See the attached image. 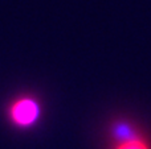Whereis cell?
<instances>
[{"instance_id": "1", "label": "cell", "mask_w": 151, "mask_h": 149, "mask_svg": "<svg viewBox=\"0 0 151 149\" xmlns=\"http://www.w3.org/2000/svg\"><path fill=\"white\" fill-rule=\"evenodd\" d=\"M7 112L13 126L19 128H28L39 120L41 108L37 99L32 96H20L11 103Z\"/></svg>"}, {"instance_id": "2", "label": "cell", "mask_w": 151, "mask_h": 149, "mask_svg": "<svg viewBox=\"0 0 151 149\" xmlns=\"http://www.w3.org/2000/svg\"><path fill=\"white\" fill-rule=\"evenodd\" d=\"M111 136L114 139V143H119V141H123V140L138 136V133L129 123H126V121H117L111 127Z\"/></svg>"}, {"instance_id": "3", "label": "cell", "mask_w": 151, "mask_h": 149, "mask_svg": "<svg viewBox=\"0 0 151 149\" xmlns=\"http://www.w3.org/2000/svg\"><path fill=\"white\" fill-rule=\"evenodd\" d=\"M113 149H151V145L145 137L138 135V136L131 137V139L115 143Z\"/></svg>"}]
</instances>
